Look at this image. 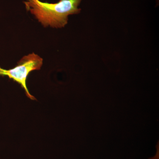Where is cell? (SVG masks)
<instances>
[{
	"label": "cell",
	"instance_id": "obj_1",
	"mask_svg": "<svg viewBox=\"0 0 159 159\" xmlns=\"http://www.w3.org/2000/svg\"><path fill=\"white\" fill-rule=\"evenodd\" d=\"M82 0H60L58 2L49 3L40 0H26L23 3L27 11H30L44 27L61 29L68 22V16L78 14V8Z\"/></svg>",
	"mask_w": 159,
	"mask_h": 159
},
{
	"label": "cell",
	"instance_id": "obj_2",
	"mask_svg": "<svg viewBox=\"0 0 159 159\" xmlns=\"http://www.w3.org/2000/svg\"><path fill=\"white\" fill-rule=\"evenodd\" d=\"M43 64V58L33 52L24 56L13 68L6 70L0 67V76H7L9 79L17 82L24 89L28 98L31 100H36L28 89L27 80L31 72L40 70Z\"/></svg>",
	"mask_w": 159,
	"mask_h": 159
}]
</instances>
